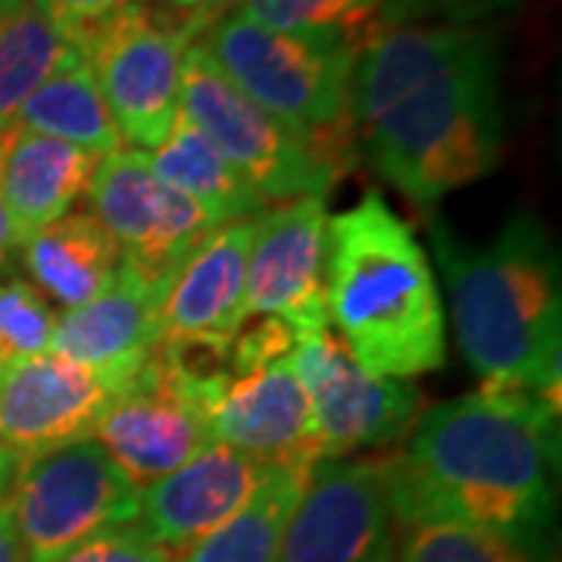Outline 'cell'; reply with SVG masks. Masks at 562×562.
Returning a JSON list of instances; mask_svg holds the SVG:
<instances>
[{"mask_svg":"<svg viewBox=\"0 0 562 562\" xmlns=\"http://www.w3.org/2000/svg\"><path fill=\"white\" fill-rule=\"evenodd\" d=\"M350 120L375 172L409 201L482 181L503 157L497 41L447 22L372 29L353 63Z\"/></svg>","mask_w":562,"mask_h":562,"instance_id":"obj_1","label":"cell"},{"mask_svg":"<svg viewBox=\"0 0 562 562\" xmlns=\"http://www.w3.org/2000/svg\"><path fill=\"white\" fill-rule=\"evenodd\" d=\"M382 465L401 525L462 522L538 543L557 509L560 409L482 387L419 413Z\"/></svg>","mask_w":562,"mask_h":562,"instance_id":"obj_2","label":"cell"},{"mask_svg":"<svg viewBox=\"0 0 562 562\" xmlns=\"http://www.w3.org/2000/svg\"><path fill=\"white\" fill-rule=\"evenodd\" d=\"M450 322L487 391H513L560 409V254L538 216L516 213L482 244L431 225Z\"/></svg>","mask_w":562,"mask_h":562,"instance_id":"obj_3","label":"cell"},{"mask_svg":"<svg viewBox=\"0 0 562 562\" xmlns=\"http://www.w3.org/2000/svg\"><path fill=\"white\" fill-rule=\"evenodd\" d=\"M325 313L375 375L413 382L447 360V316L428 254L379 191L328 216Z\"/></svg>","mask_w":562,"mask_h":562,"instance_id":"obj_4","label":"cell"},{"mask_svg":"<svg viewBox=\"0 0 562 562\" xmlns=\"http://www.w3.org/2000/svg\"><path fill=\"white\" fill-rule=\"evenodd\" d=\"M201 44L244 98L347 162L357 38L281 32L228 13L206 29Z\"/></svg>","mask_w":562,"mask_h":562,"instance_id":"obj_5","label":"cell"},{"mask_svg":"<svg viewBox=\"0 0 562 562\" xmlns=\"http://www.w3.org/2000/svg\"><path fill=\"white\" fill-rule=\"evenodd\" d=\"M181 116L266 201L325 198L347 162L244 98L203 44L181 66Z\"/></svg>","mask_w":562,"mask_h":562,"instance_id":"obj_6","label":"cell"},{"mask_svg":"<svg viewBox=\"0 0 562 562\" xmlns=\"http://www.w3.org/2000/svg\"><path fill=\"white\" fill-rule=\"evenodd\" d=\"M201 25L154 3H132L81 38L101 98L135 150H157L181 113V66Z\"/></svg>","mask_w":562,"mask_h":562,"instance_id":"obj_7","label":"cell"},{"mask_svg":"<svg viewBox=\"0 0 562 562\" xmlns=\"http://www.w3.org/2000/svg\"><path fill=\"white\" fill-rule=\"evenodd\" d=\"M140 491L94 438L16 462L3 497L29 562H50L110 528L138 522Z\"/></svg>","mask_w":562,"mask_h":562,"instance_id":"obj_8","label":"cell"},{"mask_svg":"<svg viewBox=\"0 0 562 562\" xmlns=\"http://www.w3.org/2000/svg\"><path fill=\"white\" fill-rule=\"evenodd\" d=\"M201 379L203 372L191 366L188 353L160 344L138 375L113 391L91 438L138 491L213 443Z\"/></svg>","mask_w":562,"mask_h":562,"instance_id":"obj_9","label":"cell"},{"mask_svg":"<svg viewBox=\"0 0 562 562\" xmlns=\"http://www.w3.org/2000/svg\"><path fill=\"white\" fill-rule=\"evenodd\" d=\"M291 357L313 403L322 460L401 441L419 419V387L362 369L331 328L301 338Z\"/></svg>","mask_w":562,"mask_h":562,"instance_id":"obj_10","label":"cell"},{"mask_svg":"<svg viewBox=\"0 0 562 562\" xmlns=\"http://www.w3.org/2000/svg\"><path fill=\"white\" fill-rule=\"evenodd\" d=\"M394 525L382 460H319L288 516L276 562H391Z\"/></svg>","mask_w":562,"mask_h":562,"instance_id":"obj_11","label":"cell"},{"mask_svg":"<svg viewBox=\"0 0 562 562\" xmlns=\"http://www.w3.org/2000/svg\"><path fill=\"white\" fill-rule=\"evenodd\" d=\"M91 216L110 232L122 260L147 276H172L216 228L201 206L157 176L150 154L120 147L106 154L88 184Z\"/></svg>","mask_w":562,"mask_h":562,"instance_id":"obj_12","label":"cell"},{"mask_svg":"<svg viewBox=\"0 0 562 562\" xmlns=\"http://www.w3.org/2000/svg\"><path fill=\"white\" fill-rule=\"evenodd\" d=\"M201 397L213 441L269 465H316L322 460L313 403L294 357L250 372H203Z\"/></svg>","mask_w":562,"mask_h":562,"instance_id":"obj_13","label":"cell"},{"mask_svg":"<svg viewBox=\"0 0 562 562\" xmlns=\"http://www.w3.org/2000/svg\"><path fill=\"white\" fill-rule=\"evenodd\" d=\"M328 210L325 198L284 201L257 216L247 257V316L281 319L297 341L328 328Z\"/></svg>","mask_w":562,"mask_h":562,"instance_id":"obj_14","label":"cell"},{"mask_svg":"<svg viewBox=\"0 0 562 562\" xmlns=\"http://www.w3.org/2000/svg\"><path fill=\"white\" fill-rule=\"evenodd\" d=\"M169 279L172 276H147L122 260L120 272L98 297L57 316L50 353L120 391L162 344L160 310Z\"/></svg>","mask_w":562,"mask_h":562,"instance_id":"obj_15","label":"cell"},{"mask_svg":"<svg viewBox=\"0 0 562 562\" xmlns=\"http://www.w3.org/2000/svg\"><path fill=\"white\" fill-rule=\"evenodd\" d=\"M257 216L213 228L176 266L160 310L162 347H172L179 353H228L247 322L244 284Z\"/></svg>","mask_w":562,"mask_h":562,"instance_id":"obj_16","label":"cell"},{"mask_svg":"<svg viewBox=\"0 0 562 562\" xmlns=\"http://www.w3.org/2000/svg\"><path fill=\"white\" fill-rule=\"evenodd\" d=\"M110 397V384L57 353L0 362V450L20 462L85 441Z\"/></svg>","mask_w":562,"mask_h":562,"instance_id":"obj_17","label":"cell"},{"mask_svg":"<svg viewBox=\"0 0 562 562\" xmlns=\"http://www.w3.org/2000/svg\"><path fill=\"white\" fill-rule=\"evenodd\" d=\"M279 469L213 441L194 460L140 491L138 525L181 557L191 543L241 513Z\"/></svg>","mask_w":562,"mask_h":562,"instance_id":"obj_18","label":"cell"},{"mask_svg":"<svg viewBox=\"0 0 562 562\" xmlns=\"http://www.w3.org/2000/svg\"><path fill=\"white\" fill-rule=\"evenodd\" d=\"M101 157L20 125L0 132V194L22 235L72 213Z\"/></svg>","mask_w":562,"mask_h":562,"instance_id":"obj_19","label":"cell"},{"mask_svg":"<svg viewBox=\"0 0 562 562\" xmlns=\"http://www.w3.org/2000/svg\"><path fill=\"white\" fill-rule=\"evenodd\" d=\"M20 257L32 284L63 310L98 297L122 266L120 247L91 213H69L22 235Z\"/></svg>","mask_w":562,"mask_h":562,"instance_id":"obj_20","label":"cell"},{"mask_svg":"<svg viewBox=\"0 0 562 562\" xmlns=\"http://www.w3.org/2000/svg\"><path fill=\"white\" fill-rule=\"evenodd\" d=\"M150 166L166 184L194 201L216 228L262 213V198L222 160L220 150L184 120L172 125L169 138L150 154Z\"/></svg>","mask_w":562,"mask_h":562,"instance_id":"obj_21","label":"cell"},{"mask_svg":"<svg viewBox=\"0 0 562 562\" xmlns=\"http://www.w3.org/2000/svg\"><path fill=\"white\" fill-rule=\"evenodd\" d=\"M10 125L76 144L94 157L116 154L122 147L120 128L110 116L101 88L85 60L69 63L57 76L44 81L38 91L22 103L16 120Z\"/></svg>","mask_w":562,"mask_h":562,"instance_id":"obj_22","label":"cell"},{"mask_svg":"<svg viewBox=\"0 0 562 562\" xmlns=\"http://www.w3.org/2000/svg\"><path fill=\"white\" fill-rule=\"evenodd\" d=\"M79 60H85L79 47L41 16L32 0L0 13V132L44 81Z\"/></svg>","mask_w":562,"mask_h":562,"instance_id":"obj_23","label":"cell"},{"mask_svg":"<svg viewBox=\"0 0 562 562\" xmlns=\"http://www.w3.org/2000/svg\"><path fill=\"white\" fill-rule=\"evenodd\" d=\"M313 465H281L260 494L216 531L191 543L179 562H276L291 509Z\"/></svg>","mask_w":562,"mask_h":562,"instance_id":"obj_24","label":"cell"},{"mask_svg":"<svg viewBox=\"0 0 562 562\" xmlns=\"http://www.w3.org/2000/svg\"><path fill=\"white\" fill-rule=\"evenodd\" d=\"M397 562H543L538 543L462 522L406 525Z\"/></svg>","mask_w":562,"mask_h":562,"instance_id":"obj_25","label":"cell"},{"mask_svg":"<svg viewBox=\"0 0 562 562\" xmlns=\"http://www.w3.org/2000/svg\"><path fill=\"white\" fill-rule=\"evenodd\" d=\"M379 10L382 0H241L238 13L281 32L357 38Z\"/></svg>","mask_w":562,"mask_h":562,"instance_id":"obj_26","label":"cell"},{"mask_svg":"<svg viewBox=\"0 0 562 562\" xmlns=\"http://www.w3.org/2000/svg\"><path fill=\"white\" fill-rule=\"evenodd\" d=\"M57 313L32 281L0 279V362L50 353Z\"/></svg>","mask_w":562,"mask_h":562,"instance_id":"obj_27","label":"cell"},{"mask_svg":"<svg viewBox=\"0 0 562 562\" xmlns=\"http://www.w3.org/2000/svg\"><path fill=\"white\" fill-rule=\"evenodd\" d=\"M50 562H179V553L154 541L138 522L110 528Z\"/></svg>","mask_w":562,"mask_h":562,"instance_id":"obj_28","label":"cell"},{"mask_svg":"<svg viewBox=\"0 0 562 562\" xmlns=\"http://www.w3.org/2000/svg\"><path fill=\"white\" fill-rule=\"evenodd\" d=\"M513 3L516 0H382L379 25H413V22L475 25Z\"/></svg>","mask_w":562,"mask_h":562,"instance_id":"obj_29","label":"cell"},{"mask_svg":"<svg viewBox=\"0 0 562 562\" xmlns=\"http://www.w3.org/2000/svg\"><path fill=\"white\" fill-rule=\"evenodd\" d=\"M294 347H297V335L284 322L262 316L260 325L241 328L238 338L232 341L228 353H225L228 372H250V369L269 366L281 357H291Z\"/></svg>","mask_w":562,"mask_h":562,"instance_id":"obj_30","label":"cell"},{"mask_svg":"<svg viewBox=\"0 0 562 562\" xmlns=\"http://www.w3.org/2000/svg\"><path fill=\"white\" fill-rule=\"evenodd\" d=\"M132 3H154V0H32L41 16L54 22L76 47L88 32H94L101 22L113 20Z\"/></svg>","mask_w":562,"mask_h":562,"instance_id":"obj_31","label":"cell"},{"mask_svg":"<svg viewBox=\"0 0 562 562\" xmlns=\"http://www.w3.org/2000/svg\"><path fill=\"white\" fill-rule=\"evenodd\" d=\"M166 3H169L172 13L194 20L201 29H210L213 22L225 16V10H232L241 0H166Z\"/></svg>","mask_w":562,"mask_h":562,"instance_id":"obj_32","label":"cell"},{"mask_svg":"<svg viewBox=\"0 0 562 562\" xmlns=\"http://www.w3.org/2000/svg\"><path fill=\"white\" fill-rule=\"evenodd\" d=\"M0 562H29L7 501H0Z\"/></svg>","mask_w":562,"mask_h":562,"instance_id":"obj_33","label":"cell"},{"mask_svg":"<svg viewBox=\"0 0 562 562\" xmlns=\"http://www.w3.org/2000/svg\"><path fill=\"white\" fill-rule=\"evenodd\" d=\"M20 241H22V232L16 220H13V213L7 210V201H3V194H0V272L13 262V257L20 254Z\"/></svg>","mask_w":562,"mask_h":562,"instance_id":"obj_34","label":"cell"},{"mask_svg":"<svg viewBox=\"0 0 562 562\" xmlns=\"http://www.w3.org/2000/svg\"><path fill=\"white\" fill-rule=\"evenodd\" d=\"M13 472H16V460H13L10 453H3V450H0V501H3V497H7V491H10Z\"/></svg>","mask_w":562,"mask_h":562,"instance_id":"obj_35","label":"cell"},{"mask_svg":"<svg viewBox=\"0 0 562 562\" xmlns=\"http://www.w3.org/2000/svg\"><path fill=\"white\" fill-rule=\"evenodd\" d=\"M22 0H0V13H7V10H13V7H20Z\"/></svg>","mask_w":562,"mask_h":562,"instance_id":"obj_36","label":"cell"}]
</instances>
